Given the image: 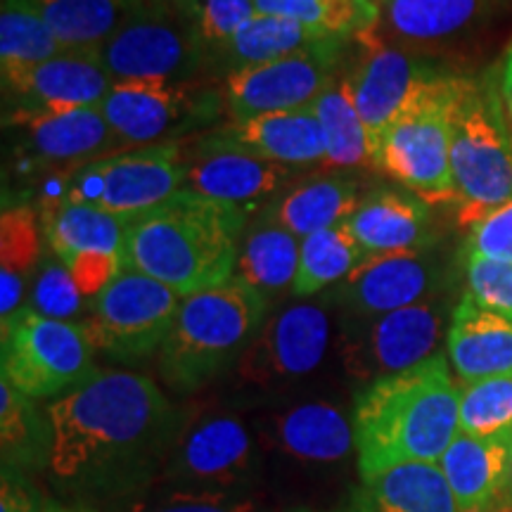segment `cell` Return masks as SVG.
<instances>
[{"mask_svg":"<svg viewBox=\"0 0 512 512\" xmlns=\"http://www.w3.org/2000/svg\"><path fill=\"white\" fill-rule=\"evenodd\" d=\"M83 302H86V297L74 283L69 268L57 256L43 259L29 285V309L46 318L74 323V318L83 313Z\"/></svg>","mask_w":512,"mask_h":512,"instance_id":"41","label":"cell"},{"mask_svg":"<svg viewBox=\"0 0 512 512\" xmlns=\"http://www.w3.org/2000/svg\"><path fill=\"white\" fill-rule=\"evenodd\" d=\"M460 434L512 441V375L460 384Z\"/></svg>","mask_w":512,"mask_h":512,"instance_id":"39","label":"cell"},{"mask_svg":"<svg viewBox=\"0 0 512 512\" xmlns=\"http://www.w3.org/2000/svg\"><path fill=\"white\" fill-rule=\"evenodd\" d=\"M268 299L238 278L181 299L174 325L157 351L162 380L195 392L245 354L266 323Z\"/></svg>","mask_w":512,"mask_h":512,"instance_id":"4","label":"cell"},{"mask_svg":"<svg viewBox=\"0 0 512 512\" xmlns=\"http://www.w3.org/2000/svg\"><path fill=\"white\" fill-rule=\"evenodd\" d=\"M501 81L456 76L451 98V171L458 223L472 228L512 200V133ZM505 98V95H503Z\"/></svg>","mask_w":512,"mask_h":512,"instance_id":"5","label":"cell"},{"mask_svg":"<svg viewBox=\"0 0 512 512\" xmlns=\"http://www.w3.org/2000/svg\"><path fill=\"white\" fill-rule=\"evenodd\" d=\"M261 441L235 415L216 413L178 430L159 484L204 494H247L261 472Z\"/></svg>","mask_w":512,"mask_h":512,"instance_id":"8","label":"cell"},{"mask_svg":"<svg viewBox=\"0 0 512 512\" xmlns=\"http://www.w3.org/2000/svg\"><path fill=\"white\" fill-rule=\"evenodd\" d=\"M200 155L185 166L183 188L238 209L252 207L254 202L278 192L294 174L290 166L247 152L214 150Z\"/></svg>","mask_w":512,"mask_h":512,"instance_id":"24","label":"cell"},{"mask_svg":"<svg viewBox=\"0 0 512 512\" xmlns=\"http://www.w3.org/2000/svg\"><path fill=\"white\" fill-rule=\"evenodd\" d=\"M451 313L444 299L434 294L406 309L361 320L344 335L342 361L347 375L368 387L420 366L439 354L437 347L448 335Z\"/></svg>","mask_w":512,"mask_h":512,"instance_id":"12","label":"cell"},{"mask_svg":"<svg viewBox=\"0 0 512 512\" xmlns=\"http://www.w3.org/2000/svg\"><path fill=\"white\" fill-rule=\"evenodd\" d=\"M200 152L235 150L268 159V162L297 166L323 164L325 138L313 110L268 112L247 119H230L197 143Z\"/></svg>","mask_w":512,"mask_h":512,"instance_id":"21","label":"cell"},{"mask_svg":"<svg viewBox=\"0 0 512 512\" xmlns=\"http://www.w3.org/2000/svg\"><path fill=\"white\" fill-rule=\"evenodd\" d=\"M254 15V0H197L190 22L204 57L219 53Z\"/></svg>","mask_w":512,"mask_h":512,"instance_id":"42","label":"cell"},{"mask_svg":"<svg viewBox=\"0 0 512 512\" xmlns=\"http://www.w3.org/2000/svg\"><path fill=\"white\" fill-rule=\"evenodd\" d=\"M463 259H494L512 264V200L467 230Z\"/></svg>","mask_w":512,"mask_h":512,"instance_id":"44","label":"cell"},{"mask_svg":"<svg viewBox=\"0 0 512 512\" xmlns=\"http://www.w3.org/2000/svg\"><path fill=\"white\" fill-rule=\"evenodd\" d=\"M0 491V512H43L36 491L15 470H3Z\"/></svg>","mask_w":512,"mask_h":512,"instance_id":"45","label":"cell"},{"mask_svg":"<svg viewBox=\"0 0 512 512\" xmlns=\"http://www.w3.org/2000/svg\"><path fill=\"white\" fill-rule=\"evenodd\" d=\"M5 95L17 112H67L102 107L114 81L100 60V50H64L24 69H3Z\"/></svg>","mask_w":512,"mask_h":512,"instance_id":"18","label":"cell"},{"mask_svg":"<svg viewBox=\"0 0 512 512\" xmlns=\"http://www.w3.org/2000/svg\"><path fill=\"white\" fill-rule=\"evenodd\" d=\"M114 512H259V503L249 494H204L159 484L138 491Z\"/></svg>","mask_w":512,"mask_h":512,"instance_id":"40","label":"cell"},{"mask_svg":"<svg viewBox=\"0 0 512 512\" xmlns=\"http://www.w3.org/2000/svg\"><path fill=\"white\" fill-rule=\"evenodd\" d=\"M347 226L368 256L427 252L432 245L430 204L408 190H373Z\"/></svg>","mask_w":512,"mask_h":512,"instance_id":"22","label":"cell"},{"mask_svg":"<svg viewBox=\"0 0 512 512\" xmlns=\"http://www.w3.org/2000/svg\"><path fill=\"white\" fill-rule=\"evenodd\" d=\"M368 254L358 245L347 223L318 230L302 240L299 273L292 285L294 297H313L330 285L344 283Z\"/></svg>","mask_w":512,"mask_h":512,"instance_id":"35","label":"cell"},{"mask_svg":"<svg viewBox=\"0 0 512 512\" xmlns=\"http://www.w3.org/2000/svg\"><path fill=\"white\" fill-rule=\"evenodd\" d=\"M368 3H373V5H375V8L382 12V8H384V5H387V3H389V0H368Z\"/></svg>","mask_w":512,"mask_h":512,"instance_id":"50","label":"cell"},{"mask_svg":"<svg viewBox=\"0 0 512 512\" xmlns=\"http://www.w3.org/2000/svg\"><path fill=\"white\" fill-rule=\"evenodd\" d=\"M119 143L133 147L174 145L221 112V100L195 93L188 83L124 81L114 83L102 102Z\"/></svg>","mask_w":512,"mask_h":512,"instance_id":"14","label":"cell"},{"mask_svg":"<svg viewBox=\"0 0 512 512\" xmlns=\"http://www.w3.org/2000/svg\"><path fill=\"white\" fill-rule=\"evenodd\" d=\"M299 254H302V240L261 216L247 238L240 242L233 278L266 299L285 290L292 292L299 273Z\"/></svg>","mask_w":512,"mask_h":512,"instance_id":"31","label":"cell"},{"mask_svg":"<svg viewBox=\"0 0 512 512\" xmlns=\"http://www.w3.org/2000/svg\"><path fill=\"white\" fill-rule=\"evenodd\" d=\"M439 470L460 512L489 508L510 484L512 441H489L460 434L439 458Z\"/></svg>","mask_w":512,"mask_h":512,"instance_id":"27","label":"cell"},{"mask_svg":"<svg viewBox=\"0 0 512 512\" xmlns=\"http://www.w3.org/2000/svg\"><path fill=\"white\" fill-rule=\"evenodd\" d=\"M48 470L86 494H138L178 434L174 406L155 380L105 370L48 406Z\"/></svg>","mask_w":512,"mask_h":512,"instance_id":"1","label":"cell"},{"mask_svg":"<svg viewBox=\"0 0 512 512\" xmlns=\"http://www.w3.org/2000/svg\"><path fill=\"white\" fill-rule=\"evenodd\" d=\"M456 74L434 72L418 88L375 152V171L427 204L456 202L451 171V98Z\"/></svg>","mask_w":512,"mask_h":512,"instance_id":"6","label":"cell"},{"mask_svg":"<svg viewBox=\"0 0 512 512\" xmlns=\"http://www.w3.org/2000/svg\"><path fill=\"white\" fill-rule=\"evenodd\" d=\"M43 512H95V510L83 501H72V503L48 501V503H43Z\"/></svg>","mask_w":512,"mask_h":512,"instance_id":"46","label":"cell"},{"mask_svg":"<svg viewBox=\"0 0 512 512\" xmlns=\"http://www.w3.org/2000/svg\"><path fill=\"white\" fill-rule=\"evenodd\" d=\"M261 15L285 17L332 38H356L377 29L382 12L368 0H254Z\"/></svg>","mask_w":512,"mask_h":512,"instance_id":"37","label":"cell"},{"mask_svg":"<svg viewBox=\"0 0 512 512\" xmlns=\"http://www.w3.org/2000/svg\"><path fill=\"white\" fill-rule=\"evenodd\" d=\"M465 261V297L484 309L512 318V264L494 259Z\"/></svg>","mask_w":512,"mask_h":512,"instance_id":"43","label":"cell"},{"mask_svg":"<svg viewBox=\"0 0 512 512\" xmlns=\"http://www.w3.org/2000/svg\"><path fill=\"white\" fill-rule=\"evenodd\" d=\"M100 60L114 83H181L200 69L204 53L190 17L162 0L131 10L124 24L100 48Z\"/></svg>","mask_w":512,"mask_h":512,"instance_id":"11","label":"cell"},{"mask_svg":"<svg viewBox=\"0 0 512 512\" xmlns=\"http://www.w3.org/2000/svg\"><path fill=\"white\" fill-rule=\"evenodd\" d=\"M460 387L448 356L363 387L354 399L358 477L408 463H439L460 432Z\"/></svg>","mask_w":512,"mask_h":512,"instance_id":"2","label":"cell"},{"mask_svg":"<svg viewBox=\"0 0 512 512\" xmlns=\"http://www.w3.org/2000/svg\"><path fill=\"white\" fill-rule=\"evenodd\" d=\"M41 228L27 204L5 207L0 219V316L10 318L27 306L29 285L43 261Z\"/></svg>","mask_w":512,"mask_h":512,"instance_id":"30","label":"cell"},{"mask_svg":"<svg viewBox=\"0 0 512 512\" xmlns=\"http://www.w3.org/2000/svg\"><path fill=\"white\" fill-rule=\"evenodd\" d=\"M311 110L323 128L325 159L320 164L323 169H375L366 126L358 117L347 74L337 76L313 102Z\"/></svg>","mask_w":512,"mask_h":512,"instance_id":"32","label":"cell"},{"mask_svg":"<svg viewBox=\"0 0 512 512\" xmlns=\"http://www.w3.org/2000/svg\"><path fill=\"white\" fill-rule=\"evenodd\" d=\"M361 204L358 183L349 176L316 178L287 192L264 211V219L304 240L318 230L347 223Z\"/></svg>","mask_w":512,"mask_h":512,"instance_id":"29","label":"cell"},{"mask_svg":"<svg viewBox=\"0 0 512 512\" xmlns=\"http://www.w3.org/2000/svg\"><path fill=\"white\" fill-rule=\"evenodd\" d=\"M498 0H389L375 34L387 43L427 46L477 27Z\"/></svg>","mask_w":512,"mask_h":512,"instance_id":"28","label":"cell"},{"mask_svg":"<svg viewBox=\"0 0 512 512\" xmlns=\"http://www.w3.org/2000/svg\"><path fill=\"white\" fill-rule=\"evenodd\" d=\"M501 88L505 98H512V41L508 46V53L503 57V67H501Z\"/></svg>","mask_w":512,"mask_h":512,"instance_id":"47","label":"cell"},{"mask_svg":"<svg viewBox=\"0 0 512 512\" xmlns=\"http://www.w3.org/2000/svg\"><path fill=\"white\" fill-rule=\"evenodd\" d=\"M328 349V311L318 304L299 302L266 320L235 363V375L245 387L268 392L316 373Z\"/></svg>","mask_w":512,"mask_h":512,"instance_id":"15","label":"cell"},{"mask_svg":"<svg viewBox=\"0 0 512 512\" xmlns=\"http://www.w3.org/2000/svg\"><path fill=\"white\" fill-rule=\"evenodd\" d=\"M356 41L361 46V57L347 76L375 159L384 133L437 69L422 57L382 41L375 29L356 36Z\"/></svg>","mask_w":512,"mask_h":512,"instance_id":"17","label":"cell"},{"mask_svg":"<svg viewBox=\"0 0 512 512\" xmlns=\"http://www.w3.org/2000/svg\"><path fill=\"white\" fill-rule=\"evenodd\" d=\"M330 512H460L437 463H408L366 477Z\"/></svg>","mask_w":512,"mask_h":512,"instance_id":"25","label":"cell"},{"mask_svg":"<svg viewBox=\"0 0 512 512\" xmlns=\"http://www.w3.org/2000/svg\"><path fill=\"white\" fill-rule=\"evenodd\" d=\"M181 299L150 275L121 268L93 299L91 316L81 325L95 351L133 363L162 349Z\"/></svg>","mask_w":512,"mask_h":512,"instance_id":"10","label":"cell"},{"mask_svg":"<svg viewBox=\"0 0 512 512\" xmlns=\"http://www.w3.org/2000/svg\"><path fill=\"white\" fill-rule=\"evenodd\" d=\"M349 38H330L299 53L228 74L223 102L230 119L268 112L309 110L337 79V64Z\"/></svg>","mask_w":512,"mask_h":512,"instance_id":"13","label":"cell"},{"mask_svg":"<svg viewBox=\"0 0 512 512\" xmlns=\"http://www.w3.org/2000/svg\"><path fill=\"white\" fill-rule=\"evenodd\" d=\"M162 3L171 5V8H176L178 12H183L185 17H190V12H192V8H195L197 0H162Z\"/></svg>","mask_w":512,"mask_h":512,"instance_id":"48","label":"cell"},{"mask_svg":"<svg viewBox=\"0 0 512 512\" xmlns=\"http://www.w3.org/2000/svg\"><path fill=\"white\" fill-rule=\"evenodd\" d=\"M64 50L34 0H3L0 8V69H24Z\"/></svg>","mask_w":512,"mask_h":512,"instance_id":"38","label":"cell"},{"mask_svg":"<svg viewBox=\"0 0 512 512\" xmlns=\"http://www.w3.org/2000/svg\"><path fill=\"white\" fill-rule=\"evenodd\" d=\"M510 119H512V98H510Z\"/></svg>","mask_w":512,"mask_h":512,"instance_id":"52","label":"cell"},{"mask_svg":"<svg viewBox=\"0 0 512 512\" xmlns=\"http://www.w3.org/2000/svg\"><path fill=\"white\" fill-rule=\"evenodd\" d=\"M261 448L299 470H335L356 456L354 422L330 401H304L268 415Z\"/></svg>","mask_w":512,"mask_h":512,"instance_id":"19","label":"cell"},{"mask_svg":"<svg viewBox=\"0 0 512 512\" xmlns=\"http://www.w3.org/2000/svg\"><path fill=\"white\" fill-rule=\"evenodd\" d=\"M10 121L27 131L31 150L48 162H93L119 145L102 107L67 112H17Z\"/></svg>","mask_w":512,"mask_h":512,"instance_id":"26","label":"cell"},{"mask_svg":"<svg viewBox=\"0 0 512 512\" xmlns=\"http://www.w3.org/2000/svg\"><path fill=\"white\" fill-rule=\"evenodd\" d=\"M62 50H100L131 15L119 0H34Z\"/></svg>","mask_w":512,"mask_h":512,"instance_id":"34","label":"cell"},{"mask_svg":"<svg viewBox=\"0 0 512 512\" xmlns=\"http://www.w3.org/2000/svg\"><path fill=\"white\" fill-rule=\"evenodd\" d=\"M245 209L178 190L128 221L121 268L159 280L178 297L233 280Z\"/></svg>","mask_w":512,"mask_h":512,"instance_id":"3","label":"cell"},{"mask_svg":"<svg viewBox=\"0 0 512 512\" xmlns=\"http://www.w3.org/2000/svg\"><path fill=\"white\" fill-rule=\"evenodd\" d=\"M446 356L460 382L512 375V318L463 297L451 313Z\"/></svg>","mask_w":512,"mask_h":512,"instance_id":"23","label":"cell"},{"mask_svg":"<svg viewBox=\"0 0 512 512\" xmlns=\"http://www.w3.org/2000/svg\"><path fill=\"white\" fill-rule=\"evenodd\" d=\"M93 354L95 347L81 323L46 318L24 306L3 320L0 380L34 401L60 396L98 373Z\"/></svg>","mask_w":512,"mask_h":512,"instance_id":"7","label":"cell"},{"mask_svg":"<svg viewBox=\"0 0 512 512\" xmlns=\"http://www.w3.org/2000/svg\"><path fill=\"white\" fill-rule=\"evenodd\" d=\"M439 285L441 271L427 252L377 254L344 280L337 297L351 316L370 320L434 297Z\"/></svg>","mask_w":512,"mask_h":512,"instance_id":"20","label":"cell"},{"mask_svg":"<svg viewBox=\"0 0 512 512\" xmlns=\"http://www.w3.org/2000/svg\"><path fill=\"white\" fill-rule=\"evenodd\" d=\"M330 38L332 36L318 34V31L304 27L294 19L256 12L219 53L211 55V60H216L221 67H228V74H233L242 67L280 60V57L318 46V43L330 41Z\"/></svg>","mask_w":512,"mask_h":512,"instance_id":"33","label":"cell"},{"mask_svg":"<svg viewBox=\"0 0 512 512\" xmlns=\"http://www.w3.org/2000/svg\"><path fill=\"white\" fill-rule=\"evenodd\" d=\"M508 491H510V498H512V467H510V484H508Z\"/></svg>","mask_w":512,"mask_h":512,"instance_id":"51","label":"cell"},{"mask_svg":"<svg viewBox=\"0 0 512 512\" xmlns=\"http://www.w3.org/2000/svg\"><path fill=\"white\" fill-rule=\"evenodd\" d=\"M128 221L91 204L53 202L43 216L50 252L62 261L83 297H98L121 271Z\"/></svg>","mask_w":512,"mask_h":512,"instance_id":"16","label":"cell"},{"mask_svg":"<svg viewBox=\"0 0 512 512\" xmlns=\"http://www.w3.org/2000/svg\"><path fill=\"white\" fill-rule=\"evenodd\" d=\"M0 446L3 470H34L48 465L50 422L36 411L34 399L0 380Z\"/></svg>","mask_w":512,"mask_h":512,"instance_id":"36","label":"cell"},{"mask_svg":"<svg viewBox=\"0 0 512 512\" xmlns=\"http://www.w3.org/2000/svg\"><path fill=\"white\" fill-rule=\"evenodd\" d=\"M119 3H124L128 10H136V8H143V5L150 3V0H119Z\"/></svg>","mask_w":512,"mask_h":512,"instance_id":"49","label":"cell"},{"mask_svg":"<svg viewBox=\"0 0 512 512\" xmlns=\"http://www.w3.org/2000/svg\"><path fill=\"white\" fill-rule=\"evenodd\" d=\"M183 152L178 143L136 147L81 164L67 178L64 200L91 204L131 221L169 202L185 185Z\"/></svg>","mask_w":512,"mask_h":512,"instance_id":"9","label":"cell"}]
</instances>
